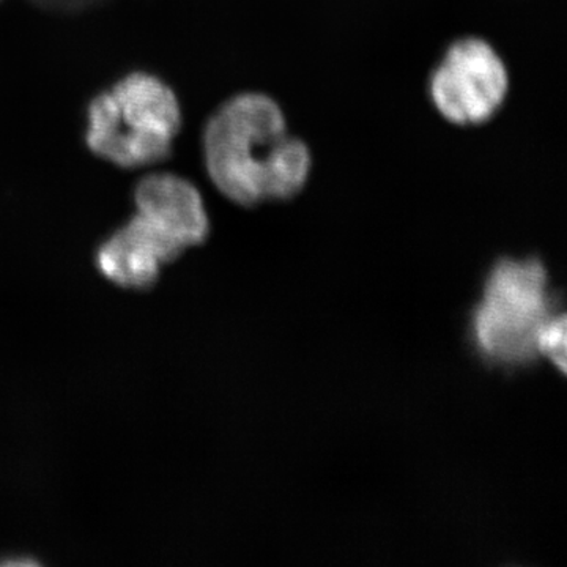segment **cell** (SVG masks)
Returning <instances> with one entry per match:
<instances>
[{
    "label": "cell",
    "instance_id": "obj_1",
    "mask_svg": "<svg viewBox=\"0 0 567 567\" xmlns=\"http://www.w3.org/2000/svg\"><path fill=\"white\" fill-rule=\"evenodd\" d=\"M204 156L213 185L245 207L293 199L315 164L309 145L290 134L282 107L262 92L240 93L215 112Z\"/></svg>",
    "mask_w": 567,
    "mask_h": 567
},
{
    "label": "cell",
    "instance_id": "obj_2",
    "mask_svg": "<svg viewBox=\"0 0 567 567\" xmlns=\"http://www.w3.org/2000/svg\"><path fill=\"white\" fill-rule=\"evenodd\" d=\"M181 123L174 92L155 76L136 73L93 100L87 144L126 169L147 166L169 155Z\"/></svg>",
    "mask_w": 567,
    "mask_h": 567
},
{
    "label": "cell",
    "instance_id": "obj_3",
    "mask_svg": "<svg viewBox=\"0 0 567 567\" xmlns=\"http://www.w3.org/2000/svg\"><path fill=\"white\" fill-rule=\"evenodd\" d=\"M555 315L544 265L535 259L502 260L473 315L477 352L494 364H527L539 357L537 339Z\"/></svg>",
    "mask_w": 567,
    "mask_h": 567
},
{
    "label": "cell",
    "instance_id": "obj_4",
    "mask_svg": "<svg viewBox=\"0 0 567 567\" xmlns=\"http://www.w3.org/2000/svg\"><path fill=\"white\" fill-rule=\"evenodd\" d=\"M509 93V71L498 51L480 37L451 43L429 78L435 111L456 126L491 122Z\"/></svg>",
    "mask_w": 567,
    "mask_h": 567
},
{
    "label": "cell",
    "instance_id": "obj_5",
    "mask_svg": "<svg viewBox=\"0 0 567 567\" xmlns=\"http://www.w3.org/2000/svg\"><path fill=\"white\" fill-rule=\"evenodd\" d=\"M186 246L169 223L140 210L96 254L100 271L126 289H147L158 279L163 265L173 262Z\"/></svg>",
    "mask_w": 567,
    "mask_h": 567
},
{
    "label": "cell",
    "instance_id": "obj_6",
    "mask_svg": "<svg viewBox=\"0 0 567 567\" xmlns=\"http://www.w3.org/2000/svg\"><path fill=\"white\" fill-rule=\"evenodd\" d=\"M537 353L551 361L559 371L566 372V316L555 315L540 331Z\"/></svg>",
    "mask_w": 567,
    "mask_h": 567
}]
</instances>
